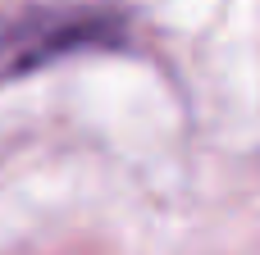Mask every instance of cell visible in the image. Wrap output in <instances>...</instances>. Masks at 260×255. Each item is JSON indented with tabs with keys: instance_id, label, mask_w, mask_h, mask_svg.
<instances>
[{
	"instance_id": "cell-1",
	"label": "cell",
	"mask_w": 260,
	"mask_h": 255,
	"mask_svg": "<svg viewBox=\"0 0 260 255\" xmlns=\"http://www.w3.org/2000/svg\"><path fill=\"white\" fill-rule=\"evenodd\" d=\"M96 41H119V18L96 9H18L0 18V78L41 68L69 50H87Z\"/></svg>"
}]
</instances>
